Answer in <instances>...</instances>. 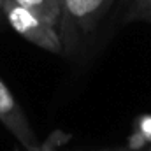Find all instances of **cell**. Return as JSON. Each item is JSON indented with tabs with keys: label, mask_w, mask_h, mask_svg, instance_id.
Instances as JSON below:
<instances>
[{
	"label": "cell",
	"mask_w": 151,
	"mask_h": 151,
	"mask_svg": "<svg viewBox=\"0 0 151 151\" xmlns=\"http://www.w3.org/2000/svg\"><path fill=\"white\" fill-rule=\"evenodd\" d=\"M116 0H62L58 34L63 55L77 56L84 51Z\"/></svg>",
	"instance_id": "obj_1"
},
{
	"label": "cell",
	"mask_w": 151,
	"mask_h": 151,
	"mask_svg": "<svg viewBox=\"0 0 151 151\" xmlns=\"http://www.w3.org/2000/svg\"><path fill=\"white\" fill-rule=\"evenodd\" d=\"M2 14H4V19L9 23V27L30 44L44 51H49L53 55H63V46H62L58 28L47 23L46 19L19 7L12 0L2 2Z\"/></svg>",
	"instance_id": "obj_2"
},
{
	"label": "cell",
	"mask_w": 151,
	"mask_h": 151,
	"mask_svg": "<svg viewBox=\"0 0 151 151\" xmlns=\"http://www.w3.org/2000/svg\"><path fill=\"white\" fill-rule=\"evenodd\" d=\"M0 123L11 132V135L19 142V146L25 151H42V146L23 107L19 106V102L16 100V97L12 95V91L4 83L2 77H0Z\"/></svg>",
	"instance_id": "obj_3"
},
{
	"label": "cell",
	"mask_w": 151,
	"mask_h": 151,
	"mask_svg": "<svg viewBox=\"0 0 151 151\" xmlns=\"http://www.w3.org/2000/svg\"><path fill=\"white\" fill-rule=\"evenodd\" d=\"M12 2L58 28L62 14V0H12Z\"/></svg>",
	"instance_id": "obj_4"
},
{
	"label": "cell",
	"mask_w": 151,
	"mask_h": 151,
	"mask_svg": "<svg viewBox=\"0 0 151 151\" xmlns=\"http://www.w3.org/2000/svg\"><path fill=\"white\" fill-rule=\"evenodd\" d=\"M127 19L151 23V0H130V5L127 9Z\"/></svg>",
	"instance_id": "obj_5"
},
{
	"label": "cell",
	"mask_w": 151,
	"mask_h": 151,
	"mask_svg": "<svg viewBox=\"0 0 151 151\" xmlns=\"http://www.w3.org/2000/svg\"><path fill=\"white\" fill-rule=\"evenodd\" d=\"M100 151H134L130 148H109V150H100Z\"/></svg>",
	"instance_id": "obj_6"
},
{
	"label": "cell",
	"mask_w": 151,
	"mask_h": 151,
	"mask_svg": "<svg viewBox=\"0 0 151 151\" xmlns=\"http://www.w3.org/2000/svg\"><path fill=\"white\" fill-rule=\"evenodd\" d=\"M2 2H4V0H0V21L4 19V14H2Z\"/></svg>",
	"instance_id": "obj_7"
}]
</instances>
